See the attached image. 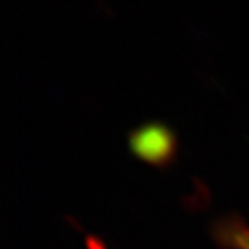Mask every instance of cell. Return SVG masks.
<instances>
[{
    "mask_svg": "<svg viewBox=\"0 0 249 249\" xmlns=\"http://www.w3.org/2000/svg\"><path fill=\"white\" fill-rule=\"evenodd\" d=\"M232 239H233V244L237 249H249V229H244L241 232H235L233 230L232 233Z\"/></svg>",
    "mask_w": 249,
    "mask_h": 249,
    "instance_id": "6da1fadb",
    "label": "cell"
}]
</instances>
